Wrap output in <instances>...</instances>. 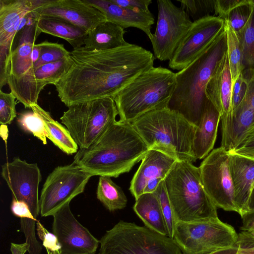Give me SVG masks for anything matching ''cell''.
<instances>
[{
    "mask_svg": "<svg viewBox=\"0 0 254 254\" xmlns=\"http://www.w3.org/2000/svg\"><path fill=\"white\" fill-rule=\"evenodd\" d=\"M70 57V68L55 85L67 107L98 98L114 100L137 76L153 67L155 59L150 51L129 43L103 51L82 46L73 49Z\"/></svg>",
    "mask_w": 254,
    "mask_h": 254,
    "instance_id": "1",
    "label": "cell"
},
{
    "mask_svg": "<svg viewBox=\"0 0 254 254\" xmlns=\"http://www.w3.org/2000/svg\"><path fill=\"white\" fill-rule=\"evenodd\" d=\"M148 149L130 123L118 121L89 147L80 149L73 162L92 176L117 178L129 172Z\"/></svg>",
    "mask_w": 254,
    "mask_h": 254,
    "instance_id": "2",
    "label": "cell"
},
{
    "mask_svg": "<svg viewBox=\"0 0 254 254\" xmlns=\"http://www.w3.org/2000/svg\"><path fill=\"white\" fill-rule=\"evenodd\" d=\"M227 53V37L224 29L195 60L176 73V88L168 108L181 114L198 127L207 100V85Z\"/></svg>",
    "mask_w": 254,
    "mask_h": 254,
    "instance_id": "3",
    "label": "cell"
},
{
    "mask_svg": "<svg viewBox=\"0 0 254 254\" xmlns=\"http://www.w3.org/2000/svg\"><path fill=\"white\" fill-rule=\"evenodd\" d=\"M149 149L162 151L178 161L196 160L192 152L197 127L168 108L144 114L131 123Z\"/></svg>",
    "mask_w": 254,
    "mask_h": 254,
    "instance_id": "4",
    "label": "cell"
},
{
    "mask_svg": "<svg viewBox=\"0 0 254 254\" xmlns=\"http://www.w3.org/2000/svg\"><path fill=\"white\" fill-rule=\"evenodd\" d=\"M164 183L176 222L219 219L217 208L201 183L199 168L192 163L177 160Z\"/></svg>",
    "mask_w": 254,
    "mask_h": 254,
    "instance_id": "5",
    "label": "cell"
},
{
    "mask_svg": "<svg viewBox=\"0 0 254 254\" xmlns=\"http://www.w3.org/2000/svg\"><path fill=\"white\" fill-rule=\"evenodd\" d=\"M176 85V74L152 67L137 76L114 98L120 121L131 123L150 111L168 108Z\"/></svg>",
    "mask_w": 254,
    "mask_h": 254,
    "instance_id": "6",
    "label": "cell"
},
{
    "mask_svg": "<svg viewBox=\"0 0 254 254\" xmlns=\"http://www.w3.org/2000/svg\"><path fill=\"white\" fill-rule=\"evenodd\" d=\"M99 241L98 254H183L168 236L123 220L107 231Z\"/></svg>",
    "mask_w": 254,
    "mask_h": 254,
    "instance_id": "7",
    "label": "cell"
},
{
    "mask_svg": "<svg viewBox=\"0 0 254 254\" xmlns=\"http://www.w3.org/2000/svg\"><path fill=\"white\" fill-rule=\"evenodd\" d=\"M60 120L80 149L93 143L111 125L118 115L114 100L98 98L73 104Z\"/></svg>",
    "mask_w": 254,
    "mask_h": 254,
    "instance_id": "8",
    "label": "cell"
},
{
    "mask_svg": "<svg viewBox=\"0 0 254 254\" xmlns=\"http://www.w3.org/2000/svg\"><path fill=\"white\" fill-rule=\"evenodd\" d=\"M183 254H210L235 245L238 234L219 219L176 223L173 238Z\"/></svg>",
    "mask_w": 254,
    "mask_h": 254,
    "instance_id": "9",
    "label": "cell"
},
{
    "mask_svg": "<svg viewBox=\"0 0 254 254\" xmlns=\"http://www.w3.org/2000/svg\"><path fill=\"white\" fill-rule=\"evenodd\" d=\"M91 177L73 162L55 168L47 177L41 191V216H53L74 197L84 191Z\"/></svg>",
    "mask_w": 254,
    "mask_h": 254,
    "instance_id": "10",
    "label": "cell"
},
{
    "mask_svg": "<svg viewBox=\"0 0 254 254\" xmlns=\"http://www.w3.org/2000/svg\"><path fill=\"white\" fill-rule=\"evenodd\" d=\"M155 31L150 40L155 58L170 61L189 31L193 21L181 7L170 0H158Z\"/></svg>",
    "mask_w": 254,
    "mask_h": 254,
    "instance_id": "11",
    "label": "cell"
},
{
    "mask_svg": "<svg viewBox=\"0 0 254 254\" xmlns=\"http://www.w3.org/2000/svg\"><path fill=\"white\" fill-rule=\"evenodd\" d=\"M229 160V152L220 146L213 149L198 168L202 186L216 207L238 213Z\"/></svg>",
    "mask_w": 254,
    "mask_h": 254,
    "instance_id": "12",
    "label": "cell"
},
{
    "mask_svg": "<svg viewBox=\"0 0 254 254\" xmlns=\"http://www.w3.org/2000/svg\"><path fill=\"white\" fill-rule=\"evenodd\" d=\"M49 0H0V85L7 84L12 45L20 24L28 13Z\"/></svg>",
    "mask_w": 254,
    "mask_h": 254,
    "instance_id": "13",
    "label": "cell"
},
{
    "mask_svg": "<svg viewBox=\"0 0 254 254\" xmlns=\"http://www.w3.org/2000/svg\"><path fill=\"white\" fill-rule=\"evenodd\" d=\"M224 20L215 15L193 21L169 61V67L179 71L186 67L210 45L224 29Z\"/></svg>",
    "mask_w": 254,
    "mask_h": 254,
    "instance_id": "14",
    "label": "cell"
},
{
    "mask_svg": "<svg viewBox=\"0 0 254 254\" xmlns=\"http://www.w3.org/2000/svg\"><path fill=\"white\" fill-rule=\"evenodd\" d=\"M1 169V176L11 191L12 199L26 203L37 220L40 214L39 185L42 179L37 164L15 157L2 165Z\"/></svg>",
    "mask_w": 254,
    "mask_h": 254,
    "instance_id": "15",
    "label": "cell"
},
{
    "mask_svg": "<svg viewBox=\"0 0 254 254\" xmlns=\"http://www.w3.org/2000/svg\"><path fill=\"white\" fill-rule=\"evenodd\" d=\"M72 65L70 56L30 69L18 79L7 82L11 92L25 108L37 104L41 91L48 84L55 85Z\"/></svg>",
    "mask_w": 254,
    "mask_h": 254,
    "instance_id": "16",
    "label": "cell"
},
{
    "mask_svg": "<svg viewBox=\"0 0 254 254\" xmlns=\"http://www.w3.org/2000/svg\"><path fill=\"white\" fill-rule=\"evenodd\" d=\"M53 233L62 247L61 254H94L100 243L71 212L69 203L53 216Z\"/></svg>",
    "mask_w": 254,
    "mask_h": 254,
    "instance_id": "17",
    "label": "cell"
},
{
    "mask_svg": "<svg viewBox=\"0 0 254 254\" xmlns=\"http://www.w3.org/2000/svg\"><path fill=\"white\" fill-rule=\"evenodd\" d=\"M36 20L41 16H51L65 20L88 33L107 21L97 9L83 0H49L31 12Z\"/></svg>",
    "mask_w": 254,
    "mask_h": 254,
    "instance_id": "18",
    "label": "cell"
},
{
    "mask_svg": "<svg viewBox=\"0 0 254 254\" xmlns=\"http://www.w3.org/2000/svg\"><path fill=\"white\" fill-rule=\"evenodd\" d=\"M141 160L129 187L135 199L143 193L149 181L157 178L164 180L177 161L166 153L153 149H148Z\"/></svg>",
    "mask_w": 254,
    "mask_h": 254,
    "instance_id": "19",
    "label": "cell"
},
{
    "mask_svg": "<svg viewBox=\"0 0 254 254\" xmlns=\"http://www.w3.org/2000/svg\"><path fill=\"white\" fill-rule=\"evenodd\" d=\"M99 10L107 21L116 24L124 29L137 28L151 38L152 25L154 23L153 14L149 12L135 11L121 6L111 0H83Z\"/></svg>",
    "mask_w": 254,
    "mask_h": 254,
    "instance_id": "20",
    "label": "cell"
},
{
    "mask_svg": "<svg viewBox=\"0 0 254 254\" xmlns=\"http://www.w3.org/2000/svg\"><path fill=\"white\" fill-rule=\"evenodd\" d=\"M232 85L227 53L208 82L205 90L207 98L220 113L221 125L232 116Z\"/></svg>",
    "mask_w": 254,
    "mask_h": 254,
    "instance_id": "21",
    "label": "cell"
},
{
    "mask_svg": "<svg viewBox=\"0 0 254 254\" xmlns=\"http://www.w3.org/2000/svg\"><path fill=\"white\" fill-rule=\"evenodd\" d=\"M229 153L234 200L238 213L241 216L248 211V200L254 185V159Z\"/></svg>",
    "mask_w": 254,
    "mask_h": 254,
    "instance_id": "22",
    "label": "cell"
},
{
    "mask_svg": "<svg viewBox=\"0 0 254 254\" xmlns=\"http://www.w3.org/2000/svg\"><path fill=\"white\" fill-rule=\"evenodd\" d=\"M36 22L29 24L20 32L18 43L12 50L8 67V82L18 79L32 66L31 55L37 38L41 33Z\"/></svg>",
    "mask_w": 254,
    "mask_h": 254,
    "instance_id": "23",
    "label": "cell"
},
{
    "mask_svg": "<svg viewBox=\"0 0 254 254\" xmlns=\"http://www.w3.org/2000/svg\"><path fill=\"white\" fill-rule=\"evenodd\" d=\"M254 127V111L243 99L230 119L221 125V146L228 152L233 150Z\"/></svg>",
    "mask_w": 254,
    "mask_h": 254,
    "instance_id": "24",
    "label": "cell"
},
{
    "mask_svg": "<svg viewBox=\"0 0 254 254\" xmlns=\"http://www.w3.org/2000/svg\"><path fill=\"white\" fill-rule=\"evenodd\" d=\"M220 120V112L207 99L193 141L192 152L196 160L205 158L213 149Z\"/></svg>",
    "mask_w": 254,
    "mask_h": 254,
    "instance_id": "25",
    "label": "cell"
},
{
    "mask_svg": "<svg viewBox=\"0 0 254 254\" xmlns=\"http://www.w3.org/2000/svg\"><path fill=\"white\" fill-rule=\"evenodd\" d=\"M37 30L44 33L63 39L69 43L73 49L84 45L88 33L72 23L63 19L41 16L36 21Z\"/></svg>",
    "mask_w": 254,
    "mask_h": 254,
    "instance_id": "26",
    "label": "cell"
},
{
    "mask_svg": "<svg viewBox=\"0 0 254 254\" xmlns=\"http://www.w3.org/2000/svg\"><path fill=\"white\" fill-rule=\"evenodd\" d=\"M124 29L113 22L106 21L89 32L84 47L89 50L103 51L127 45L124 39Z\"/></svg>",
    "mask_w": 254,
    "mask_h": 254,
    "instance_id": "27",
    "label": "cell"
},
{
    "mask_svg": "<svg viewBox=\"0 0 254 254\" xmlns=\"http://www.w3.org/2000/svg\"><path fill=\"white\" fill-rule=\"evenodd\" d=\"M133 208L145 226L162 235L168 236L161 204L154 192L141 194L135 199Z\"/></svg>",
    "mask_w": 254,
    "mask_h": 254,
    "instance_id": "28",
    "label": "cell"
},
{
    "mask_svg": "<svg viewBox=\"0 0 254 254\" xmlns=\"http://www.w3.org/2000/svg\"><path fill=\"white\" fill-rule=\"evenodd\" d=\"M30 109L36 111L42 118L49 135V139L56 146L67 154L77 153L78 145L67 128L54 120L48 112L37 104L32 105Z\"/></svg>",
    "mask_w": 254,
    "mask_h": 254,
    "instance_id": "29",
    "label": "cell"
},
{
    "mask_svg": "<svg viewBox=\"0 0 254 254\" xmlns=\"http://www.w3.org/2000/svg\"><path fill=\"white\" fill-rule=\"evenodd\" d=\"M98 199L110 211L124 208L127 199L122 188L107 176H100L97 188Z\"/></svg>",
    "mask_w": 254,
    "mask_h": 254,
    "instance_id": "30",
    "label": "cell"
},
{
    "mask_svg": "<svg viewBox=\"0 0 254 254\" xmlns=\"http://www.w3.org/2000/svg\"><path fill=\"white\" fill-rule=\"evenodd\" d=\"M224 30L227 37V55L233 84L245 69L243 53L237 33L226 21H225Z\"/></svg>",
    "mask_w": 254,
    "mask_h": 254,
    "instance_id": "31",
    "label": "cell"
},
{
    "mask_svg": "<svg viewBox=\"0 0 254 254\" xmlns=\"http://www.w3.org/2000/svg\"><path fill=\"white\" fill-rule=\"evenodd\" d=\"M236 33L242 50L244 68L254 69V4L248 21Z\"/></svg>",
    "mask_w": 254,
    "mask_h": 254,
    "instance_id": "32",
    "label": "cell"
},
{
    "mask_svg": "<svg viewBox=\"0 0 254 254\" xmlns=\"http://www.w3.org/2000/svg\"><path fill=\"white\" fill-rule=\"evenodd\" d=\"M31 110L20 114L17 122L24 130L32 133L42 141L44 144H46V138H49V135L45 127L44 122L36 111Z\"/></svg>",
    "mask_w": 254,
    "mask_h": 254,
    "instance_id": "33",
    "label": "cell"
},
{
    "mask_svg": "<svg viewBox=\"0 0 254 254\" xmlns=\"http://www.w3.org/2000/svg\"><path fill=\"white\" fill-rule=\"evenodd\" d=\"M39 45L41 47L40 57L30 69H36L46 64L61 60L70 55V52L66 50L63 44L44 41L39 43Z\"/></svg>",
    "mask_w": 254,
    "mask_h": 254,
    "instance_id": "34",
    "label": "cell"
},
{
    "mask_svg": "<svg viewBox=\"0 0 254 254\" xmlns=\"http://www.w3.org/2000/svg\"><path fill=\"white\" fill-rule=\"evenodd\" d=\"M181 7L187 12L193 21L210 15V12L214 11L215 0H180Z\"/></svg>",
    "mask_w": 254,
    "mask_h": 254,
    "instance_id": "35",
    "label": "cell"
},
{
    "mask_svg": "<svg viewBox=\"0 0 254 254\" xmlns=\"http://www.w3.org/2000/svg\"><path fill=\"white\" fill-rule=\"evenodd\" d=\"M154 192L157 196L161 204L163 214L167 224L168 236L173 239L176 222L166 191L164 180L161 181Z\"/></svg>",
    "mask_w": 254,
    "mask_h": 254,
    "instance_id": "36",
    "label": "cell"
},
{
    "mask_svg": "<svg viewBox=\"0 0 254 254\" xmlns=\"http://www.w3.org/2000/svg\"><path fill=\"white\" fill-rule=\"evenodd\" d=\"M253 7V0H251L250 3L239 6L232 10L224 20L237 32L244 27L248 21Z\"/></svg>",
    "mask_w": 254,
    "mask_h": 254,
    "instance_id": "37",
    "label": "cell"
},
{
    "mask_svg": "<svg viewBox=\"0 0 254 254\" xmlns=\"http://www.w3.org/2000/svg\"><path fill=\"white\" fill-rule=\"evenodd\" d=\"M16 97L11 93L0 90V123L10 124L16 117Z\"/></svg>",
    "mask_w": 254,
    "mask_h": 254,
    "instance_id": "38",
    "label": "cell"
},
{
    "mask_svg": "<svg viewBox=\"0 0 254 254\" xmlns=\"http://www.w3.org/2000/svg\"><path fill=\"white\" fill-rule=\"evenodd\" d=\"M36 225L37 235L48 254H61L62 247L56 236L49 232L38 220Z\"/></svg>",
    "mask_w": 254,
    "mask_h": 254,
    "instance_id": "39",
    "label": "cell"
},
{
    "mask_svg": "<svg viewBox=\"0 0 254 254\" xmlns=\"http://www.w3.org/2000/svg\"><path fill=\"white\" fill-rule=\"evenodd\" d=\"M251 0H215L214 13L223 20L234 9L239 6L247 4Z\"/></svg>",
    "mask_w": 254,
    "mask_h": 254,
    "instance_id": "40",
    "label": "cell"
},
{
    "mask_svg": "<svg viewBox=\"0 0 254 254\" xmlns=\"http://www.w3.org/2000/svg\"><path fill=\"white\" fill-rule=\"evenodd\" d=\"M229 152L249 158L254 157V127L248 132L233 150Z\"/></svg>",
    "mask_w": 254,
    "mask_h": 254,
    "instance_id": "41",
    "label": "cell"
},
{
    "mask_svg": "<svg viewBox=\"0 0 254 254\" xmlns=\"http://www.w3.org/2000/svg\"><path fill=\"white\" fill-rule=\"evenodd\" d=\"M242 73L247 86L244 100L254 111V69L246 68Z\"/></svg>",
    "mask_w": 254,
    "mask_h": 254,
    "instance_id": "42",
    "label": "cell"
},
{
    "mask_svg": "<svg viewBox=\"0 0 254 254\" xmlns=\"http://www.w3.org/2000/svg\"><path fill=\"white\" fill-rule=\"evenodd\" d=\"M237 245L239 254H254V234L251 232L241 231L238 234Z\"/></svg>",
    "mask_w": 254,
    "mask_h": 254,
    "instance_id": "43",
    "label": "cell"
},
{
    "mask_svg": "<svg viewBox=\"0 0 254 254\" xmlns=\"http://www.w3.org/2000/svg\"><path fill=\"white\" fill-rule=\"evenodd\" d=\"M121 6L142 12H149L148 7L152 3L151 0H111Z\"/></svg>",
    "mask_w": 254,
    "mask_h": 254,
    "instance_id": "44",
    "label": "cell"
},
{
    "mask_svg": "<svg viewBox=\"0 0 254 254\" xmlns=\"http://www.w3.org/2000/svg\"><path fill=\"white\" fill-rule=\"evenodd\" d=\"M241 216L242 220V231L251 232L254 230V210L247 211Z\"/></svg>",
    "mask_w": 254,
    "mask_h": 254,
    "instance_id": "45",
    "label": "cell"
},
{
    "mask_svg": "<svg viewBox=\"0 0 254 254\" xmlns=\"http://www.w3.org/2000/svg\"><path fill=\"white\" fill-rule=\"evenodd\" d=\"M246 84H245L241 91L238 94L232 96V111L238 107L245 98L246 92Z\"/></svg>",
    "mask_w": 254,
    "mask_h": 254,
    "instance_id": "46",
    "label": "cell"
},
{
    "mask_svg": "<svg viewBox=\"0 0 254 254\" xmlns=\"http://www.w3.org/2000/svg\"><path fill=\"white\" fill-rule=\"evenodd\" d=\"M29 249V244L27 242L21 244L11 243L10 250L12 254H25Z\"/></svg>",
    "mask_w": 254,
    "mask_h": 254,
    "instance_id": "47",
    "label": "cell"
},
{
    "mask_svg": "<svg viewBox=\"0 0 254 254\" xmlns=\"http://www.w3.org/2000/svg\"><path fill=\"white\" fill-rule=\"evenodd\" d=\"M164 180L161 178H157L149 181L145 187L143 193H153L155 192L160 183Z\"/></svg>",
    "mask_w": 254,
    "mask_h": 254,
    "instance_id": "48",
    "label": "cell"
},
{
    "mask_svg": "<svg viewBox=\"0 0 254 254\" xmlns=\"http://www.w3.org/2000/svg\"><path fill=\"white\" fill-rule=\"evenodd\" d=\"M244 84L245 81L242 73H241L232 85V96L240 93Z\"/></svg>",
    "mask_w": 254,
    "mask_h": 254,
    "instance_id": "49",
    "label": "cell"
},
{
    "mask_svg": "<svg viewBox=\"0 0 254 254\" xmlns=\"http://www.w3.org/2000/svg\"><path fill=\"white\" fill-rule=\"evenodd\" d=\"M239 248L237 244L233 247L215 252L210 254H238Z\"/></svg>",
    "mask_w": 254,
    "mask_h": 254,
    "instance_id": "50",
    "label": "cell"
},
{
    "mask_svg": "<svg viewBox=\"0 0 254 254\" xmlns=\"http://www.w3.org/2000/svg\"><path fill=\"white\" fill-rule=\"evenodd\" d=\"M248 211L254 210V185L251 192L248 203Z\"/></svg>",
    "mask_w": 254,
    "mask_h": 254,
    "instance_id": "51",
    "label": "cell"
},
{
    "mask_svg": "<svg viewBox=\"0 0 254 254\" xmlns=\"http://www.w3.org/2000/svg\"><path fill=\"white\" fill-rule=\"evenodd\" d=\"M252 232L254 234V230L252 231Z\"/></svg>",
    "mask_w": 254,
    "mask_h": 254,
    "instance_id": "52",
    "label": "cell"
},
{
    "mask_svg": "<svg viewBox=\"0 0 254 254\" xmlns=\"http://www.w3.org/2000/svg\"><path fill=\"white\" fill-rule=\"evenodd\" d=\"M251 158L254 159V157H253V158Z\"/></svg>",
    "mask_w": 254,
    "mask_h": 254,
    "instance_id": "53",
    "label": "cell"
},
{
    "mask_svg": "<svg viewBox=\"0 0 254 254\" xmlns=\"http://www.w3.org/2000/svg\"></svg>",
    "mask_w": 254,
    "mask_h": 254,
    "instance_id": "54",
    "label": "cell"
},
{
    "mask_svg": "<svg viewBox=\"0 0 254 254\" xmlns=\"http://www.w3.org/2000/svg\"></svg>",
    "mask_w": 254,
    "mask_h": 254,
    "instance_id": "55",
    "label": "cell"
}]
</instances>
